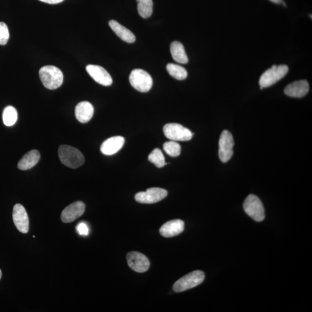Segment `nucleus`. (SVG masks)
Listing matches in <instances>:
<instances>
[{
	"label": "nucleus",
	"instance_id": "6e6552de",
	"mask_svg": "<svg viewBox=\"0 0 312 312\" xmlns=\"http://www.w3.org/2000/svg\"><path fill=\"white\" fill-rule=\"evenodd\" d=\"M234 141L230 131L224 130L221 133L219 140V150L218 155L222 163L229 161L234 153Z\"/></svg>",
	"mask_w": 312,
	"mask_h": 312
},
{
	"label": "nucleus",
	"instance_id": "39448f33",
	"mask_svg": "<svg viewBox=\"0 0 312 312\" xmlns=\"http://www.w3.org/2000/svg\"><path fill=\"white\" fill-rule=\"evenodd\" d=\"M129 80L131 86L142 93L149 92L153 85V79L150 75L142 69L132 71Z\"/></svg>",
	"mask_w": 312,
	"mask_h": 312
},
{
	"label": "nucleus",
	"instance_id": "f8f14e48",
	"mask_svg": "<svg viewBox=\"0 0 312 312\" xmlns=\"http://www.w3.org/2000/svg\"><path fill=\"white\" fill-rule=\"evenodd\" d=\"M85 205L82 202H76L66 207L62 211L61 219L65 224L73 222L83 215L85 211Z\"/></svg>",
	"mask_w": 312,
	"mask_h": 312
},
{
	"label": "nucleus",
	"instance_id": "a211bd4d",
	"mask_svg": "<svg viewBox=\"0 0 312 312\" xmlns=\"http://www.w3.org/2000/svg\"><path fill=\"white\" fill-rule=\"evenodd\" d=\"M109 25L114 32L123 41L128 43H133L136 41V37L130 30L125 28L118 21L111 20L109 21Z\"/></svg>",
	"mask_w": 312,
	"mask_h": 312
},
{
	"label": "nucleus",
	"instance_id": "4468645a",
	"mask_svg": "<svg viewBox=\"0 0 312 312\" xmlns=\"http://www.w3.org/2000/svg\"><path fill=\"white\" fill-rule=\"evenodd\" d=\"M185 222L180 219L169 221L160 229V233L163 237L171 238L180 235L184 231Z\"/></svg>",
	"mask_w": 312,
	"mask_h": 312
},
{
	"label": "nucleus",
	"instance_id": "412c9836",
	"mask_svg": "<svg viewBox=\"0 0 312 312\" xmlns=\"http://www.w3.org/2000/svg\"><path fill=\"white\" fill-rule=\"evenodd\" d=\"M138 11L144 19L148 18L153 13L152 0H137Z\"/></svg>",
	"mask_w": 312,
	"mask_h": 312
},
{
	"label": "nucleus",
	"instance_id": "cd10ccee",
	"mask_svg": "<svg viewBox=\"0 0 312 312\" xmlns=\"http://www.w3.org/2000/svg\"><path fill=\"white\" fill-rule=\"evenodd\" d=\"M40 2L50 4H57L64 1V0H39Z\"/></svg>",
	"mask_w": 312,
	"mask_h": 312
},
{
	"label": "nucleus",
	"instance_id": "c85d7f7f",
	"mask_svg": "<svg viewBox=\"0 0 312 312\" xmlns=\"http://www.w3.org/2000/svg\"><path fill=\"white\" fill-rule=\"evenodd\" d=\"M271 2H273L275 4H281L283 2V0H270Z\"/></svg>",
	"mask_w": 312,
	"mask_h": 312
},
{
	"label": "nucleus",
	"instance_id": "dca6fc26",
	"mask_svg": "<svg viewBox=\"0 0 312 312\" xmlns=\"http://www.w3.org/2000/svg\"><path fill=\"white\" fill-rule=\"evenodd\" d=\"M309 90L308 82L306 80H301L289 84L284 88L285 95L294 98H302L307 95Z\"/></svg>",
	"mask_w": 312,
	"mask_h": 312
},
{
	"label": "nucleus",
	"instance_id": "aec40b11",
	"mask_svg": "<svg viewBox=\"0 0 312 312\" xmlns=\"http://www.w3.org/2000/svg\"><path fill=\"white\" fill-rule=\"evenodd\" d=\"M170 51L173 59L181 64H187L189 61L184 46L180 42H172Z\"/></svg>",
	"mask_w": 312,
	"mask_h": 312
},
{
	"label": "nucleus",
	"instance_id": "5701e85b",
	"mask_svg": "<svg viewBox=\"0 0 312 312\" xmlns=\"http://www.w3.org/2000/svg\"><path fill=\"white\" fill-rule=\"evenodd\" d=\"M3 119L4 124L8 127L12 126L16 123L17 120V113L14 107L8 106L4 109Z\"/></svg>",
	"mask_w": 312,
	"mask_h": 312
},
{
	"label": "nucleus",
	"instance_id": "a878e982",
	"mask_svg": "<svg viewBox=\"0 0 312 312\" xmlns=\"http://www.w3.org/2000/svg\"><path fill=\"white\" fill-rule=\"evenodd\" d=\"M10 38L8 26L4 22H0V44L5 46Z\"/></svg>",
	"mask_w": 312,
	"mask_h": 312
},
{
	"label": "nucleus",
	"instance_id": "b1692460",
	"mask_svg": "<svg viewBox=\"0 0 312 312\" xmlns=\"http://www.w3.org/2000/svg\"><path fill=\"white\" fill-rule=\"evenodd\" d=\"M149 161L154 164L158 168H162L166 166V160L161 150L154 149L148 156Z\"/></svg>",
	"mask_w": 312,
	"mask_h": 312
},
{
	"label": "nucleus",
	"instance_id": "c756f323",
	"mask_svg": "<svg viewBox=\"0 0 312 312\" xmlns=\"http://www.w3.org/2000/svg\"><path fill=\"white\" fill-rule=\"evenodd\" d=\"M2 277V272L1 271V270H0V279H1Z\"/></svg>",
	"mask_w": 312,
	"mask_h": 312
},
{
	"label": "nucleus",
	"instance_id": "9d476101",
	"mask_svg": "<svg viewBox=\"0 0 312 312\" xmlns=\"http://www.w3.org/2000/svg\"><path fill=\"white\" fill-rule=\"evenodd\" d=\"M128 265L133 271L143 273L150 267V261L143 254L138 252H131L127 255Z\"/></svg>",
	"mask_w": 312,
	"mask_h": 312
},
{
	"label": "nucleus",
	"instance_id": "f3484780",
	"mask_svg": "<svg viewBox=\"0 0 312 312\" xmlns=\"http://www.w3.org/2000/svg\"><path fill=\"white\" fill-rule=\"evenodd\" d=\"M75 117L80 123H86L90 121L94 114V108L90 102L82 101L76 106Z\"/></svg>",
	"mask_w": 312,
	"mask_h": 312
},
{
	"label": "nucleus",
	"instance_id": "f257e3e1",
	"mask_svg": "<svg viewBox=\"0 0 312 312\" xmlns=\"http://www.w3.org/2000/svg\"><path fill=\"white\" fill-rule=\"evenodd\" d=\"M39 75L43 85L50 90L60 87L63 83V74L55 66H42L39 71Z\"/></svg>",
	"mask_w": 312,
	"mask_h": 312
},
{
	"label": "nucleus",
	"instance_id": "bb28decb",
	"mask_svg": "<svg viewBox=\"0 0 312 312\" xmlns=\"http://www.w3.org/2000/svg\"><path fill=\"white\" fill-rule=\"evenodd\" d=\"M77 230L79 235L87 236L89 233V229L85 222H80L77 226Z\"/></svg>",
	"mask_w": 312,
	"mask_h": 312
},
{
	"label": "nucleus",
	"instance_id": "1a4fd4ad",
	"mask_svg": "<svg viewBox=\"0 0 312 312\" xmlns=\"http://www.w3.org/2000/svg\"><path fill=\"white\" fill-rule=\"evenodd\" d=\"M167 191L159 187H153L135 195L136 202L141 204H151L160 202L167 197Z\"/></svg>",
	"mask_w": 312,
	"mask_h": 312
},
{
	"label": "nucleus",
	"instance_id": "0eeeda50",
	"mask_svg": "<svg viewBox=\"0 0 312 312\" xmlns=\"http://www.w3.org/2000/svg\"><path fill=\"white\" fill-rule=\"evenodd\" d=\"M165 136L173 141H188L193 138V133L180 124L168 123L163 127Z\"/></svg>",
	"mask_w": 312,
	"mask_h": 312
},
{
	"label": "nucleus",
	"instance_id": "4be33fe9",
	"mask_svg": "<svg viewBox=\"0 0 312 312\" xmlns=\"http://www.w3.org/2000/svg\"><path fill=\"white\" fill-rule=\"evenodd\" d=\"M167 70L169 75L172 76L173 78L179 80V81H182L187 77L186 70L180 65L172 63L168 64Z\"/></svg>",
	"mask_w": 312,
	"mask_h": 312
},
{
	"label": "nucleus",
	"instance_id": "393cba45",
	"mask_svg": "<svg viewBox=\"0 0 312 312\" xmlns=\"http://www.w3.org/2000/svg\"><path fill=\"white\" fill-rule=\"evenodd\" d=\"M163 149L166 153L171 157H177L181 152V145L176 141H170L163 145Z\"/></svg>",
	"mask_w": 312,
	"mask_h": 312
},
{
	"label": "nucleus",
	"instance_id": "7ed1b4c3",
	"mask_svg": "<svg viewBox=\"0 0 312 312\" xmlns=\"http://www.w3.org/2000/svg\"><path fill=\"white\" fill-rule=\"evenodd\" d=\"M288 68L286 65H274L262 74L259 80L260 88L273 86L287 75Z\"/></svg>",
	"mask_w": 312,
	"mask_h": 312
},
{
	"label": "nucleus",
	"instance_id": "6ab92c4d",
	"mask_svg": "<svg viewBox=\"0 0 312 312\" xmlns=\"http://www.w3.org/2000/svg\"><path fill=\"white\" fill-rule=\"evenodd\" d=\"M40 153L37 150H32L24 155L17 164L20 170H28L34 167L39 161Z\"/></svg>",
	"mask_w": 312,
	"mask_h": 312
},
{
	"label": "nucleus",
	"instance_id": "423d86ee",
	"mask_svg": "<svg viewBox=\"0 0 312 312\" xmlns=\"http://www.w3.org/2000/svg\"><path fill=\"white\" fill-rule=\"evenodd\" d=\"M245 212L253 220L260 222L264 220L265 211L261 200L256 195L251 194L248 196L243 204Z\"/></svg>",
	"mask_w": 312,
	"mask_h": 312
},
{
	"label": "nucleus",
	"instance_id": "9b49d317",
	"mask_svg": "<svg viewBox=\"0 0 312 312\" xmlns=\"http://www.w3.org/2000/svg\"><path fill=\"white\" fill-rule=\"evenodd\" d=\"M13 220L20 233L26 234L29 230V218L25 207L20 204L15 205L13 209Z\"/></svg>",
	"mask_w": 312,
	"mask_h": 312
},
{
	"label": "nucleus",
	"instance_id": "2eb2a0df",
	"mask_svg": "<svg viewBox=\"0 0 312 312\" xmlns=\"http://www.w3.org/2000/svg\"><path fill=\"white\" fill-rule=\"evenodd\" d=\"M124 142V138L122 136L110 137L102 144L100 148L101 153L106 155L115 154L122 148Z\"/></svg>",
	"mask_w": 312,
	"mask_h": 312
},
{
	"label": "nucleus",
	"instance_id": "20e7f679",
	"mask_svg": "<svg viewBox=\"0 0 312 312\" xmlns=\"http://www.w3.org/2000/svg\"><path fill=\"white\" fill-rule=\"evenodd\" d=\"M205 279V274L202 271H195L181 278L173 284V289L181 293L193 288L202 284Z\"/></svg>",
	"mask_w": 312,
	"mask_h": 312
},
{
	"label": "nucleus",
	"instance_id": "ddd939ff",
	"mask_svg": "<svg viewBox=\"0 0 312 312\" xmlns=\"http://www.w3.org/2000/svg\"><path fill=\"white\" fill-rule=\"evenodd\" d=\"M86 71L95 81L102 86H109L113 84L111 76L103 68L97 65H88Z\"/></svg>",
	"mask_w": 312,
	"mask_h": 312
},
{
	"label": "nucleus",
	"instance_id": "f03ea898",
	"mask_svg": "<svg viewBox=\"0 0 312 312\" xmlns=\"http://www.w3.org/2000/svg\"><path fill=\"white\" fill-rule=\"evenodd\" d=\"M61 162L71 168H77L84 163V158L81 151L73 146L61 145L58 150Z\"/></svg>",
	"mask_w": 312,
	"mask_h": 312
}]
</instances>
